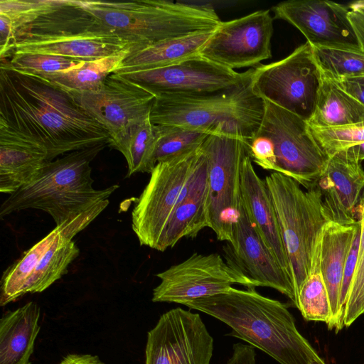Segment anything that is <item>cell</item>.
Wrapping results in <instances>:
<instances>
[{
    "label": "cell",
    "mask_w": 364,
    "mask_h": 364,
    "mask_svg": "<svg viewBox=\"0 0 364 364\" xmlns=\"http://www.w3.org/2000/svg\"><path fill=\"white\" fill-rule=\"evenodd\" d=\"M207 160L209 228L218 240L230 242L241 204V171L247 143L208 135L201 144Z\"/></svg>",
    "instance_id": "11"
},
{
    "label": "cell",
    "mask_w": 364,
    "mask_h": 364,
    "mask_svg": "<svg viewBox=\"0 0 364 364\" xmlns=\"http://www.w3.org/2000/svg\"><path fill=\"white\" fill-rule=\"evenodd\" d=\"M359 218L350 225L331 221L323 227L320 241V268L328 295L331 317L327 325L336 332L344 327L340 313L342 281L346 260L352 246Z\"/></svg>",
    "instance_id": "22"
},
{
    "label": "cell",
    "mask_w": 364,
    "mask_h": 364,
    "mask_svg": "<svg viewBox=\"0 0 364 364\" xmlns=\"http://www.w3.org/2000/svg\"><path fill=\"white\" fill-rule=\"evenodd\" d=\"M316 187L328 221L343 225L356 223L364 196V170L354 146L329 157Z\"/></svg>",
    "instance_id": "18"
},
{
    "label": "cell",
    "mask_w": 364,
    "mask_h": 364,
    "mask_svg": "<svg viewBox=\"0 0 364 364\" xmlns=\"http://www.w3.org/2000/svg\"><path fill=\"white\" fill-rule=\"evenodd\" d=\"M201 155L200 145L156 164L132 212V228L141 245L156 249L180 195L193 176Z\"/></svg>",
    "instance_id": "10"
},
{
    "label": "cell",
    "mask_w": 364,
    "mask_h": 364,
    "mask_svg": "<svg viewBox=\"0 0 364 364\" xmlns=\"http://www.w3.org/2000/svg\"><path fill=\"white\" fill-rule=\"evenodd\" d=\"M213 338L200 316L177 307L147 333L144 364H210Z\"/></svg>",
    "instance_id": "15"
},
{
    "label": "cell",
    "mask_w": 364,
    "mask_h": 364,
    "mask_svg": "<svg viewBox=\"0 0 364 364\" xmlns=\"http://www.w3.org/2000/svg\"><path fill=\"white\" fill-rule=\"evenodd\" d=\"M360 220V219H359ZM360 234H361V223L358 224L357 228V230L354 237V240L350 247L345 269L343 272L342 286H341V299H340V313L341 318L343 321V314H344V309L346 305V301L347 299L348 294L350 289L351 281L353 277L355 267L356 264L360 240Z\"/></svg>",
    "instance_id": "38"
},
{
    "label": "cell",
    "mask_w": 364,
    "mask_h": 364,
    "mask_svg": "<svg viewBox=\"0 0 364 364\" xmlns=\"http://www.w3.org/2000/svg\"><path fill=\"white\" fill-rule=\"evenodd\" d=\"M60 233V229L56 226L4 272L1 279L0 305L1 306L25 295L26 284L37 264L54 243Z\"/></svg>",
    "instance_id": "30"
},
{
    "label": "cell",
    "mask_w": 364,
    "mask_h": 364,
    "mask_svg": "<svg viewBox=\"0 0 364 364\" xmlns=\"http://www.w3.org/2000/svg\"><path fill=\"white\" fill-rule=\"evenodd\" d=\"M320 241L321 238L311 273L298 293L296 307L305 320L323 321L328 325L331 321V312L328 292L320 268Z\"/></svg>",
    "instance_id": "33"
},
{
    "label": "cell",
    "mask_w": 364,
    "mask_h": 364,
    "mask_svg": "<svg viewBox=\"0 0 364 364\" xmlns=\"http://www.w3.org/2000/svg\"><path fill=\"white\" fill-rule=\"evenodd\" d=\"M256 134L266 137L274 150L276 171L306 190L316 186L329 157L313 136L306 120L271 102Z\"/></svg>",
    "instance_id": "8"
},
{
    "label": "cell",
    "mask_w": 364,
    "mask_h": 364,
    "mask_svg": "<svg viewBox=\"0 0 364 364\" xmlns=\"http://www.w3.org/2000/svg\"><path fill=\"white\" fill-rule=\"evenodd\" d=\"M41 309L34 301L9 311L0 319V364H31L40 331Z\"/></svg>",
    "instance_id": "24"
},
{
    "label": "cell",
    "mask_w": 364,
    "mask_h": 364,
    "mask_svg": "<svg viewBox=\"0 0 364 364\" xmlns=\"http://www.w3.org/2000/svg\"><path fill=\"white\" fill-rule=\"evenodd\" d=\"M156 277L161 282L153 290L154 302L183 305L225 292L234 284L254 287L247 277L217 253L194 252L183 262L158 273Z\"/></svg>",
    "instance_id": "12"
},
{
    "label": "cell",
    "mask_w": 364,
    "mask_h": 364,
    "mask_svg": "<svg viewBox=\"0 0 364 364\" xmlns=\"http://www.w3.org/2000/svg\"><path fill=\"white\" fill-rule=\"evenodd\" d=\"M240 192L241 202L250 222L281 267L292 279L276 211L266 182L256 173L249 155L245 157L242 163Z\"/></svg>",
    "instance_id": "21"
},
{
    "label": "cell",
    "mask_w": 364,
    "mask_h": 364,
    "mask_svg": "<svg viewBox=\"0 0 364 364\" xmlns=\"http://www.w3.org/2000/svg\"><path fill=\"white\" fill-rule=\"evenodd\" d=\"M334 81L364 105V77L344 78Z\"/></svg>",
    "instance_id": "40"
},
{
    "label": "cell",
    "mask_w": 364,
    "mask_h": 364,
    "mask_svg": "<svg viewBox=\"0 0 364 364\" xmlns=\"http://www.w3.org/2000/svg\"><path fill=\"white\" fill-rule=\"evenodd\" d=\"M0 127L38 144L48 161L109 142L108 132L64 90L1 62Z\"/></svg>",
    "instance_id": "1"
},
{
    "label": "cell",
    "mask_w": 364,
    "mask_h": 364,
    "mask_svg": "<svg viewBox=\"0 0 364 364\" xmlns=\"http://www.w3.org/2000/svg\"><path fill=\"white\" fill-rule=\"evenodd\" d=\"M251 71L237 73L199 55L164 68L117 73L159 97L200 95L231 89L247 82Z\"/></svg>",
    "instance_id": "13"
},
{
    "label": "cell",
    "mask_w": 364,
    "mask_h": 364,
    "mask_svg": "<svg viewBox=\"0 0 364 364\" xmlns=\"http://www.w3.org/2000/svg\"><path fill=\"white\" fill-rule=\"evenodd\" d=\"M348 18L358 46L364 51V9L350 10Z\"/></svg>",
    "instance_id": "41"
},
{
    "label": "cell",
    "mask_w": 364,
    "mask_h": 364,
    "mask_svg": "<svg viewBox=\"0 0 364 364\" xmlns=\"http://www.w3.org/2000/svg\"><path fill=\"white\" fill-rule=\"evenodd\" d=\"M202 149V148H201ZM207 160L202 149L198 166L183 189L156 247L164 252L183 237H195L209 228Z\"/></svg>",
    "instance_id": "20"
},
{
    "label": "cell",
    "mask_w": 364,
    "mask_h": 364,
    "mask_svg": "<svg viewBox=\"0 0 364 364\" xmlns=\"http://www.w3.org/2000/svg\"><path fill=\"white\" fill-rule=\"evenodd\" d=\"M315 60L326 77L339 80L364 77V51L353 44L311 46Z\"/></svg>",
    "instance_id": "32"
},
{
    "label": "cell",
    "mask_w": 364,
    "mask_h": 364,
    "mask_svg": "<svg viewBox=\"0 0 364 364\" xmlns=\"http://www.w3.org/2000/svg\"><path fill=\"white\" fill-rule=\"evenodd\" d=\"M59 364H105L98 355L88 353H69Z\"/></svg>",
    "instance_id": "42"
},
{
    "label": "cell",
    "mask_w": 364,
    "mask_h": 364,
    "mask_svg": "<svg viewBox=\"0 0 364 364\" xmlns=\"http://www.w3.org/2000/svg\"><path fill=\"white\" fill-rule=\"evenodd\" d=\"M357 213L361 223V234L354 274L344 309L343 325L346 327L350 326L364 314V196Z\"/></svg>",
    "instance_id": "37"
},
{
    "label": "cell",
    "mask_w": 364,
    "mask_h": 364,
    "mask_svg": "<svg viewBox=\"0 0 364 364\" xmlns=\"http://www.w3.org/2000/svg\"><path fill=\"white\" fill-rule=\"evenodd\" d=\"M358 157L360 161L364 160V143L354 146Z\"/></svg>",
    "instance_id": "43"
},
{
    "label": "cell",
    "mask_w": 364,
    "mask_h": 364,
    "mask_svg": "<svg viewBox=\"0 0 364 364\" xmlns=\"http://www.w3.org/2000/svg\"><path fill=\"white\" fill-rule=\"evenodd\" d=\"M225 364H256L255 348L237 343L232 346V353Z\"/></svg>",
    "instance_id": "39"
},
{
    "label": "cell",
    "mask_w": 364,
    "mask_h": 364,
    "mask_svg": "<svg viewBox=\"0 0 364 364\" xmlns=\"http://www.w3.org/2000/svg\"><path fill=\"white\" fill-rule=\"evenodd\" d=\"M64 0H0V58L11 57L18 32Z\"/></svg>",
    "instance_id": "27"
},
{
    "label": "cell",
    "mask_w": 364,
    "mask_h": 364,
    "mask_svg": "<svg viewBox=\"0 0 364 364\" xmlns=\"http://www.w3.org/2000/svg\"><path fill=\"white\" fill-rule=\"evenodd\" d=\"M74 1L134 49L213 31L222 23L215 9L208 6L166 0Z\"/></svg>",
    "instance_id": "4"
},
{
    "label": "cell",
    "mask_w": 364,
    "mask_h": 364,
    "mask_svg": "<svg viewBox=\"0 0 364 364\" xmlns=\"http://www.w3.org/2000/svg\"><path fill=\"white\" fill-rule=\"evenodd\" d=\"M321 75L312 46L306 42L284 59L252 69L250 85L263 101L308 121L314 110Z\"/></svg>",
    "instance_id": "9"
},
{
    "label": "cell",
    "mask_w": 364,
    "mask_h": 364,
    "mask_svg": "<svg viewBox=\"0 0 364 364\" xmlns=\"http://www.w3.org/2000/svg\"><path fill=\"white\" fill-rule=\"evenodd\" d=\"M348 6L325 0H291L272 7L276 18L296 28L311 46L358 45L348 18Z\"/></svg>",
    "instance_id": "19"
},
{
    "label": "cell",
    "mask_w": 364,
    "mask_h": 364,
    "mask_svg": "<svg viewBox=\"0 0 364 364\" xmlns=\"http://www.w3.org/2000/svg\"><path fill=\"white\" fill-rule=\"evenodd\" d=\"M84 61L41 53L13 54L9 58L1 60L14 70L41 77L76 68Z\"/></svg>",
    "instance_id": "34"
},
{
    "label": "cell",
    "mask_w": 364,
    "mask_h": 364,
    "mask_svg": "<svg viewBox=\"0 0 364 364\" xmlns=\"http://www.w3.org/2000/svg\"><path fill=\"white\" fill-rule=\"evenodd\" d=\"M131 47L74 0H64L62 6L18 32L11 55L41 53L90 60L117 54Z\"/></svg>",
    "instance_id": "6"
},
{
    "label": "cell",
    "mask_w": 364,
    "mask_h": 364,
    "mask_svg": "<svg viewBox=\"0 0 364 364\" xmlns=\"http://www.w3.org/2000/svg\"><path fill=\"white\" fill-rule=\"evenodd\" d=\"M273 18L260 10L239 18L222 21L199 55L233 70L255 66L272 57Z\"/></svg>",
    "instance_id": "16"
},
{
    "label": "cell",
    "mask_w": 364,
    "mask_h": 364,
    "mask_svg": "<svg viewBox=\"0 0 364 364\" xmlns=\"http://www.w3.org/2000/svg\"><path fill=\"white\" fill-rule=\"evenodd\" d=\"M363 119L364 105L322 73L314 110L307 121L309 125L333 127Z\"/></svg>",
    "instance_id": "26"
},
{
    "label": "cell",
    "mask_w": 364,
    "mask_h": 364,
    "mask_svg": "<svg viewBox=\"0 0 364 364\" xmlns=\"http://www.w3.org/2000/svg\"><path fill=\"white\" fill-rule=\"evenodd\" d=\"M107 145L74 151L46 163L29 183L4 200L0 218L26 209L41 210L73 239L106 208L119 188L93 187L90 163Z\"/></svg>",
    "instance_id": "2"
},
{
    "label": "cell",
    "mask_w": 364,
    "mask_h": 364,
    "mask_svg": "<svg viewBox=\"0 0 364 364\" xmlns=\"http://www.w3.org/2000/svg\"><path fill=\"white\" fill-rule=\"evenodd\" d=\"M264 113V102L252 92L249 79L239 86L210 94L156 97L150 119L154 124L248 143L258 131Z\"/></svg>",
    "instance_id": "5"
},
{
    "label": "cell",
    "mask_w": 364,
    "mask_h": 364,
    "mask_svg": "<svg viewBox=\"0 0 364 364\" xmlns=\"http://www.w3.org/2000/svg\"><path fill=\"white\" fill-rule=\"evenodd\" d=\"M348 7L350 10L364 9V0L351 3Z\"/></svg>",
    "instance_id": "44"
},
{
    "label": "cell",
    "mask_w": 364,
    "mask_h": 364,
    "mask_svg": "<svg viewBox=\"0 0 364 364\" xmlns=\"http://www.w3.org/2000/svg\"><path fill=\"white\" fill-rule=\"evenodd\" d=\"M159 136V126L149 117L132 127L114 146L127 162L128 177L136 173H151L156 165L155 153Z\"/></svg>",
    "instance_id": "29"
},
{
    "label": "cell",
    "mask_w": 364,
    "mask_h": 364,
    "mask_svg": "<svg viewBox=\"0 0 364 364\" xmlns=\"http://www.w3.org/2000/svg\"><path fill=\"white\" fill-rule=\"evenodd\" d=\"M184 306L228 325L230 335L269 355L280 364H309L317 353L298 331L288 306L258 293L255 287L227 291Z\"/></svg>",
    "instance_id": "3"
},
{
    "label": "cell",
    "mask_w": 364,
    "mask_h": 364,
    "mask_svg": "<svg viewBox=\"0 0 364 364\" xmlns=\"http://www.w3.org/2000/svg\"><path fill=\"white\" fill-rule=\"evenodd\" d=\"M309 126L313 136L328 157L341 150L364 143V119L333 127Z\"/></svg>",
    "instance_id": "36"
},
{
    "label": "cell",
    "mask_w": 364,
    "mask_h": 364,
    "mask_svg": "<svg viewBox=\"0 0 364 364\" xmlns=\"http://www.w3.org/2000/svg\"><path fill=\"white\" fill-rule=\"evenodd\" d=\"M156 125L159 128L160 136L155 153L156 164L200 146L208 136L176 126Z\"/></svg>",
    "instance_id": "35"
},
{
    "label": "cell",
    "mask_w": 364,
    "mask_h": 364,
    "mask_svg": "<svg viewBox=\"0 0 364 364\" xmlns=\"http://www.w3.org/2000/svg\"><path fill=\"white\" fill-rule=\"evenodd\" d=\"M214 31L166 40L141 48H131L122 68L116 73L164 68L199 55Z\"/></svg>",
    "instance_id": "25"
},
{
    "label": "cell",
    "mask_w": 364,
    "mask_h": 364,
    "mask_svg": "<svg viewBox=\"0 0 364 364\" xmlns=\"http://www.w3.org/2000/svg\"><path fill=\"white\" fill-rule=\"evenodd\" d=\"M109 134L114 147L129 129L150 117L155 96L119 73L109 75L93 92H68Z\"/></svg>",
    "instance_id": "14"
},
{
    "label": "cell",
    "mask_w": 364,
    "mask_h": 364,
    "mask_svg": "<svg viewBox=\"0 0 364 364\" xmlns=\"http://www.w3.org/2000/svg\"><path fill=\"white\" fill-rule=\"evenodd\" d=\"M228 243L226 262L238 270L254 287L272 288L289 298L296 304V295L291 277L281 267L250 222L240 204V213Z\"/></svg>",
    "instance_id": "17"
},
{
    "label": "cell",
    "mask_w": 364,
    "mask_h": 364,
    "mask_svg": "<svg viewBox=\"0 0 364 364\" xmlns=\"http://www.w3.org/2000/svg\"><path fill=\"white\" fill-rule=\"evenodd\" d=\"M79 254L80 250L74 241L60 229L54 243L37 264L26 284L25 294L47 289L68 272V266Z\"/></svg>",
    "instance_id": "31"
},
{
    "label": "cell",
    "mask_w": 364,
    "mask_h": 364,
    "mask_svg": "<svg viewBox=\"0 0 364 364\" xmlns=\"http://www.w3.org/2000/svg\"><path fill=\"white\" fill-rule=\"evenodd\" d=\"M48 162L38 144L0 127V192L11 194L29 183Z\"/></svg>",
    "instance_id": "23"
},
{
    "label": "cell",
    "mask_w": 364,
    "mask_h": 364,
    "mask_svg": "<svg viewBox=\"0 0 364 364\" xmlns=\"http://www.w3.org/2000/svg\"><path fill=\"white\" fill-rule=\"evenodd\" d=\"M131 48L107 57L85 60L76 68L43 78L68 92L97 90L109 75L122 68L123 61Z\"/></svg>",
    "instance_id": "28"
},
{
    "label": "cell",
    "mask_w": 364,
    "mask_h": 364,
    "mask_svg": "<svg viewBox=\"0 0 364 364\" xmlns=\"http://www.w3.org/2000/svg\"><path fill=\"white\" fill-rule=\"evenodd\" d=\"M289 259L296 295L311 273L325 225L316 187L304 191L294 179L273 172L264 179Z\"/></svg>",
    "instance_id": "7"
},
{
    "label": "cell",
    "mask_w": 364,
    "mask_h": 364,
    "mask_svg": "<svg viewBox=\"0 0 364 364\" xmlns=\"http://www.w3.org/2000/svg\"><path fill=\"white\" fill-rule=\"evenodd\" d=\"M309 364H326L321 358L319 357L318 354H316L314 357L311 358Z\"/></svg>",
    "instance_id": "45"
}]
</instances>
